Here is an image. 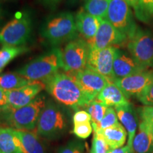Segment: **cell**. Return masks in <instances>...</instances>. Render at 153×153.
<instances>
[{"mask_svg": "<svg viewBox=\"0 0 153 153\" xmlns=\"http://www.w3.org/2000/svg\"><path fill=\"white\" fill-rule=\"evenodd\" d=\"M101 134L111 149L121 148L127 138V131L120 123L102 131L94 132Z\"/></svg>", "mask_w": 153, "mask_h": 153, "instance_id": "20", "label": "cell"}, {"mask_svg": "<svg viewBox=\"0 0 153 153\" xmlns=\"http://www.w3.org/2000/svg\"><path fill=\"white\" fill-rule=\"evenodd\" d=\"M45 103L44 96H38L31 103L22 108L14 109L7 107L1 111V118L16 130L31 131L37 126L39 116Z\"/></svg>", "mask_w": 153, "mask_h": 153, "instance_id": "4", "label": "cell"}, {"mask_svg": "<svg viewBox=\"0 0 153 153\" xmlns=\"http://www.w3.org/2000/svg\"><path fill=\"white\" fill-rule=\"evenodd\" d=\"M72 74L91 101L94 100L104 87L111 82L108 78L88 68Z\"/></svg>", "mask_w": 153, "mask_h": 153, "instance_id": "11", "label": "cell"}, {"mask_svg": "<svg viewBox=\"0 0 153 153\" xmlns=\"http://www.w3.org/2000/svg\"><path fill=\"white\" fill-rule=\"evenodd\" d=\"M144 70H146V69L139 65L131 55L117 48L113 65L114 81Z\"/></svg>", "mask_w": 153, "mask_h": 153, "instance_id": "15", "label": "cell"}, {"mask_svg": "<svg viewBox=\"0 0 153 153\" xmlns=\"http://www.w3.org/2000/svg\"><path fill=\"white\" fill-rule=\"evenodd\" d=\"M124 1H126L130 7H133L134 10L137 8V4H138V0H124Z\"/></svg>", "mask_w": 153, "mask_h": 153, "instance_id": "38", "label": "cell"}, {"mask_svg": "<svg viewBox=\"0 0 153 153\" xmlns=\"http://www.w3.org/2000/svg\"><path fill=\"white\" fill-rule=\"evenodd\" d=\"M111 148L101 134L94 133L90 153H108Z\"/></svg>", "mask_w": 153, "mask_h": 153, "instance_id": "29", "label": "cell"}, {"mask_svg": "<svg viewBox=\"0 0 153 153\" xmlns=\"http://www.w3.org/2000/svg\"><path fill=\"white\" fill-rule=\"evenodd\" d=\"M1 14H2V9H1V5H0V19H1Z\"/></svg>", "mask_w": 153, "mask_h": 153, "instance_id": "42", "label": "cell"}, {"mask_svg": "<svg viewBox=\"0 0 153 153\" xmlns=\"http://www.w3.org/2000/svg\"><path fill=\"white\" fill-rule=\"evenodd\" d=\"M1 153H24L16 131L12 128H0Z\"/></svg>", "mask_w": 153, "mask_h": 153, "instance_id": "21", "label": "cell"}, {"mask_svg": "<svg viewBox=\"0 0 153 153\" xmlns=\"http://www.w3.org/2000/svg\"><path fill=\"white\" fill-rule=\"evenodd\" d=\"M138 113L142 120L153 123V106H143L138 108Z\"/></svg>", "mask_w": 153, "mask_h": 153, "instance_id": "34", "label": "cell"}, {"mask_svg": "<svg viewBox=\"0 0 153 153\" xmlns=\"http://www.w3.org/2000/svg\"><path fill=\"white\" fill-rule=\"evenodd\" d=\"M117 48L111 46L104 49L91 50L87 68L98 72L114 82L113 65Z\"/></svg>", "mask_w": 153, "mask_h": 153, "instance_id": "10", "label": "cell"}, {"mask_svg": "<svg viewBox=\"0 0 153 153\" xmlns=\"http://www.w3.org/2000/svg\"><path fill=\"white\" fill-rule=\"evenodd\" d=\"M73 123L74 125L77 124L88 123L91 121V116L87 111L79 110L76 111L73 116Z\"/></svg>", "mask_w": 153, "mask_h": 153, "instance_id": "33", "label": "cell"}, {"mask_svg": "<svg viewBox=\"0 0 153 153\" xmlns=\"http://www.w3.org/2000/svg\"><path fill=\"white\" fill-rule=\"evenodd\" d=\"M84 145L76 140L70 141L62 148H60L57 153H83Z\"/></svg>", "mask_w": 153, "mask_h": 153, "instance_id": "31", "label": "cell"}, {"mask_svg": "<svg viewBox=\"0 0 153 153\" xmlns=\"http://www.w3.org/2000/svg\"><path fill=\"white\" fill-rule=\"evenodd\" d=\"M130 55L143 68H153V32L137 28L136 33L128 41Z\"/></svg>", "mask_w": 153, "mask_h": 153, "instance_id": "8", "label": "cell"}, {"mask_svg": "<svg viewBox=\"0 0 153 153\" xmlns=\"http://www.w3.org/2000/svg\"><path fill=\"white\" fill-rule=\"evenodd\" d=\"M9 107L6 91L0 87V111H2Z\"/></svg>", "mask_w": 153, "mask_h": 153, "instance_id": "35", "label": "cell"}, {"mask_svg": "<svg viewBox=\"0 0 153 153\" xmlns=\"http://www.w3.org/2000/svg\"><path fill=\"white\" fill-rule=\"evenodd\" d=\"M45 88L43 82L33 81L29 85L11 91H7L9 107L11 108H22L31 103L40 92Z\"/></svg>", "mask_w": 153, "mask_h": 153, "instance_id": "14", "label": "cell"}, {"mask_svg": "<svg viewBox=\"0 0 153 153\" xmlns=\"http://www.w3.org/2000/svg\"><path fill=\"white\" fill-rule=\"evenodd\" d=\"M24 153H46L45 148L36 133L30 131L16 130Z\"/></svg>", "mask_w": 153, "mask_h": 153, "instance_id": "22", "label": "cell"}, {"mask_svg": "<svg viewBox=\"0 0 153 153\" xmlns=\"http://www.w3.org/2000/svg\"><path fill=\"white\" fill-rule=\"evenodd\" d=\"M135 14L137 19L141 22H151L153 19V0H138Z\"/></svg>", "mask_w": 153, "mask_h": 153, "instance_id": "27", "label": "cell"}, {"mask_svg": "<svg viewBox=\"0 0 153 153\" xmlns=\"http://www.w3.org/2000/svg\"><path fill=\"white\" fill-rule=\"evenodd\" d=\"M30 80L17 72H9L0 75V87L4 91H11L31 83Z\"/></svg>", "mask_w": 153, "mask_h": 153, "instance_id": "23", "label": "cell"}, {"mask_svg": "<svg viewBox=\"0 0 153 153\" xmlns=\"http://www.w3.org/2000/svg\"><path fill=\"white\" fill-rule=\"evenodd\" d=\"M97 99L108 107H116L128 104V99L126 97L121 89L114 82H110L99 94Z\"/></svg>", "mask_w": 153, "mask_h": 153, "instance_id": "18", "label": "cell"}, {"mask_svg": "<svg viewBox=\"0 0 153 153\" xmlns=\"http://www.w3.org/2000/svg\"><path fill=\"white\" fill-rule=\"evenodd\" d=\"M28 51V48L23 46H10V45H3L0 48V72L4 68L11 62L16 57L24 54Z\"/></svg>", "mask_w": 153, "mask_h": 153, "instance_id": "24", "label": "cell"}, {"mask_svg": "<svg viewBox=\"0 0 153 153\" xmlns=\"http://www.w3.org/2000/svg\"><path fill=\"white\" fill-rule=\"evenodd\" d=\"M106 19L128 41L136 33V26L133 11L124 0H111Z\"/></svg>", "mask_w": 153, "mask_h": 153, "instance_id": "7", "label": "cell"}, {"mask_svg": "<svg viewBox=\"0 0 153 153\" xmlns=\"http://www.w3.org/2000/svg\"><path fill=\"white\" fill-rule=\"evenodd\" d=\"M127 41V39L107 19H103L98 31L89 45L91 50H99L111 46L117 48V45H122Z\"/></svg>", "mask_w": 153, "mask_h": 153, "instance_id": "12", "label": "cell"}, {"mask_svg": "<svg viewBox=\"0 0 153 153\" xmlns=\"http://www.w3.org/2000/svg\"><path fill=\"white\" fill-rule=\"evenodd\" d=\"M85 108L91 116V124L97 125L104 118L108 106H106L98 99H95L94 100L91 101Z\"/></svg>", "mask_w": 153, "mask_h": 153, "instance_id": "26", "label": "cell"}, {"mask_svg": "<svg viewBox=\"0 0 153 153\" xmlns=\"http://www.w3.org/2000/svg\"><path fill=\"white\" fill-rule=\"evenodd\" d=\"M78 1H79V0H70V3L71 4H73L77 2Z\"/></svg>", "mask_w": 153, "mask_h": 153, "instance_id": "41", "label": "cell"}, {"mask_svg": "<svg viewBox=\"0 0 153 153\" xmlns=\"http://www.w3.org/2000/svg\"><path fill=\"white\" fill-rule=\"evenodd\" d=\"M118 119V116L115 108H113V107H108L106 114H105L103 119L100 121V123L97 124V125L91 124L94 132L102 131V130L115 126L116 124L119 123Z\"/></svg>", "mask_w": 153, "mask_h": 153, "instance_id": "28", "label": "cell"}, {"mask_svg": "<svg viewBox=\"0 0 153 153\" xmlns=\"http://www.w3.org/2000/svg\"><path fill=\"white\" fill-rule=\"evenodd\" d=\"M32 32V19L28 11L18 12L14 18L0 29V44L23 46L29 40Z\"/></svg>", "mask_w": 153, "mask_h": 153, "instance_id": "6", "label": "cell"}, {"mask_svg": "<svg viewBox=\"0 0 153 153\" xmlns=\"http://www.w3.org/2000/svg\"><path fill=\"white\" fill-rule=\"evenodd\" d=\"M0 1H7V0H0Z\"/></svg>", "mask_w": 153, "mask_h": 153, "instance_id": "43", "label": "cell"}, {"mask_svg": "<svg viewBox=\"0 0 153 153\" xmlns=\"http://www.w3.org/2000/svg\"><path fill=\"white\" fill-rule=\"evenodd\" d=\"M129 149V147L128 145H126L121 148H116V149H111L108 153H126L128 150Z\"/></svg>", "mask_w": 153, "mask_h": 153, "instance_id": "37", "label": "cell"}, {"mask_svg": "<svg viewBox=\"0 0 153 153\" xmlns=\"http://www.w3.org/2000/svg\"><path fill=\"white\" fill-rule=\"evenodd\" d=\"M42 38L53 45L71 41L77 37L75 18L70 11H62L48 18L42 25Z\"/></svg>", "mask_w": 153, "mask_h": 153, "instance_id": "2", "label": "cell"}, {"mask_svg": "<svg viewBox=\"0 0 153 153\" xmlns=\"http://www.w3.org/2000/svg\"><path fill=\"white\" fill-rule=\"evenodd\" d=\"M93 128L90 122L74 125L73 133L82 139L87 138L92 133Z\"/></svg>", "mask_w": 153, "mask_h": 153, "instance_id": "30", "label": "cell"}, {"mask_svg": "<svg viewBox=\"0 0 153 153\" xmlns=\"http://www.w3.org/2000/svg\"><path fill=\"white\" fill-rule=\"evenodd\" d=\"M146 123H148L149 129H150V131L151 132V133H152V137H153V123H148V122H146Z\"/></svg>", "mask_w": 153, "mask_h": 153, "instance_id": "39", "label": "cell"}, {"mask_svg": "<svg viewBox=\"0 0 153 153\" xmlns=\"http://www.w3.org/2000/svg\"><path fill=\"white\" fill-rule=\"evenodd\" d=\"M67 125L66 115L62 108L52 101H46L38 120V133L48 139L56 138L65 133Z\"/></svg>", "mask_w": 153, "mask_h": 153, "instance_id": "5", "label": "cell"}, {"mask_svg": "<svg viewBox=\"0 0 153 153\" xmlns=\"http://www.w3.org/2000/svg\"><path fill=\"white\" fill-rule=\"evenodd\" d=\"M91 48L89 43L82 38L70 41L62 51L63 70L74 74L87 68Z\"/></svg>", "mask_w": 153, "mask_h": 153, "instance_id": "9", "label": "cell"}, {"mask_svg": "<svg viewBox=\"0 0 153 153\" xmlns=\"http://www.w3.org/2000/svg\"><path fill=\"white\" fill-rule=\"evenodd\" d=\"M43 82L48 92L57 102L73 109L86 107L92 101L71 73L58 72Z\"/></svg>", "mask_w": 153, "mask_h": 153, "instance_id": "1", "label": "cell"}, {"mask_svg": "<svg viewBox=\"0 0 153 153\" xmlns=\"http://www.w3.org/2000/svg\"><path fill=\"white\" fill-rule=\"evenodd\" d=\"M117 114L118 118L123 124L128 135L127 145L130 148H133V140L137 131V116L133 107L130 104L114 108Z\"/></svg>", "mask_w": 153, "mask_h": 153, "instance_id": "17", "label": "cell"}, {"mask_svg": "<svg viewBox=\"0 0 153 153\" xmlns=\"http://www.w3.org/2000/svg\"><path fill=\"white\" fill-rule=\"evenodd\" d=\"M63 68L62 50L53 47L17 70L19 74L30 81H44Z\"/></svg>", "mask_w": 153, "mask_h": 153, "instance_id": "3", "label": "cell"}, {"mask_svg": "<svg viewBox=\"0 0 153 153\" xmlns=\"http://www.w3.org/2000/svg\"><path fill=\"white\" fill-rule=\"evenodd\" d=\"M74 18L76 30L89 43L97 34L103 19L89 14L84 9L76 13Z\"/></svg>", "mask_w": 153, "mask_h": 153, "instance_id": "16", "label": "cell"}, {"mask_svg": "<svg viewBox=\"0 0 153 153\" xmlns=\"http://www.w3.org/2000/svg\"><path fill=\"white\" fill-rule=\"evenodd\" d=\"M0 153H1V152H0Z\"/></svg>", "mask_w": 153, "mask_h": 153, "instance_id": "44", "label": "cell"}, {"mask_svg": "<svg viewBox=\"0 0 153 153\" xmlns=\"http://www.w3.org/2000/svg\"><path fill=\"white\" fill-rule=\"evenodd\" d=\"M111 0H84V10L93 16L106 18Z\"/></svg>", "mask_w": 153, "mask_h": 153, "instance_id": "25", "label": "cell"}, {"mask_svg": "<svg viewBox=\"0 0 153 153\" xmlns=\"http://www.w3.org/2000/svg\"><path fill=\"white\" fill-rule=\"evenodd\" d=\"M40 1L48 8L55 9L62 1V0H40Z\"/></svg>", "mask_w": 153, "mask_h": 153, "instance_id": "36", "label": "cell"}, {"mask_svg": "<svg viewBox=\"0 0 153 153\" xmlns=\"http://www.w3.org/2000/svg\"><path fill=\"white\" fill-rule=\"evenodd\" d=\"M136 98L145 106H153V82L137 96Z\"/></svg>", "mask_w": 153, "mask_h": 153, "instance_id": "32", "label": "cell"}, {"mask_svg": "<svg viewBox=\"0 0 153 153\" xmlns=\"http://www.w3.org/2000/svg\"><path fill=\"white\" fill-rule=\"evenodd\" d=\"M114 82L128 99L137 97L153 82V70H144L122 79H115Z\"/></svg>", "mask_w": 153, "mask_h": 153, "instance_id": "13", "label": "cell"}, {"mask_svg": "<svg viewBox=\"0 0 153 153\" xmlns=\"http://www.w3.org/2000/svg\"><path fill=\"white\" fill-rule=\"evenodd\" d=\"M126 153H135V151H134L133 148H129V149L128 150L127 152H126Z\"/></svg>", "mask_w": 153, "mask_h": 153, "instance_id": "40", "label": "cell"}, {"mask_svg": "<svg viewBox=\"0 0 153 153\" xmlns=\"http://www.w3.org/2000/svg\"><path fill=\"white\" fill-rule=\"evenodd\" d=\"M133 148L135 153H153V137L148 123L142 120L138 132L133 140Z\"/></svg>", "mask_w": 153, "mask_h": 153, "instance_id": "19", "label": "cell"}]
</instances>
